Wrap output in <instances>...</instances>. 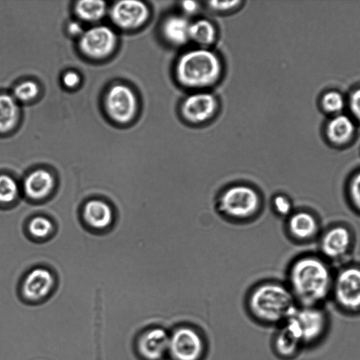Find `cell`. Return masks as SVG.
Listing matches in <instances>:
<instances>
[{
    "mask_svg": "<svg viewBox=\"0 0 360 360\" xmlns=\"http://www.w3.org/2000/svg\"><path fill=\"white\" fill-rule=\"evenodd\" d=\"M217 108L218 101L213 94L200 91L185 98L180 106V113L186 122L198 124L213 117Z\"/></svg>",
    "mask_w": 360,
    "mask_h": 360,
    "instance_id": "cell-12",
    "label": "cell"
},
{
    "mask_svg": "<svg viewBox=\"0 0 360 360\" xmlns=\"http://www.w3.org/2000/svg\"><path fill=\"white\" fill-rule=\"evenodd\" d=\"M53 186V177L45 169H37L32 172L27 176L24 183L26 194L33 199H41L47 196Z\"/></svg>",
    "mask_w": 360,
    "mask_h": 360,
    "instance_id": "cell-17",
    "label": "cell"
},
{
    "mask_svg": "<svg viewBox=\"0 0 360 360\" xmlns=\"http://www.w3.org/2000/svg\"><path fill=\"white\" fill-rule=\"evenodd\" d=\"M354 131L352 120L345 115H338L331 120L328 127L329 138L335 143H341L350 139Z\"/></svg>",
    "mask_w": 360,
    "mask_h": 360,
    "instance_id": "cell-23",
    "label": "cell"
},
{
    "mask_svg": "<svg viewBox=\"0 0 360 360\" xmlns=\"http://www.w3.org/2000/svg\"><path fill=\"white\" fill-rule=\"evenodd\" d=\"M300 342L285 327L276 335L274 347L278 354L284 358H291L302 347Z\"/></svg>",
    "mask_w": 360,
    "mask_h": 360,
    "instance_id": "cell-22",
    "label": "cell"
},
{
    "mask_svg": "<svg viewBox=\"0 0 360 360\" xmlns=\"http://www.w3.org/2000/svg\"><path fill=\"white\" fill-rule=\"evenodd\" d=\"M84 217L91 226L101 229L111 223L112 213L108 204L101 200H93L85 205Z\"/></svg>",
    "mask_w": 360,
    "mask_h": 360,
    "instance_id": "cell-18",
    "label": "cell"
},
{
    "mask_svg": "<svg viewBox=\"0 0 360 360\" xmlns=\"http://www.w3.org/2000/svg\"><path fill=\"white\" fill-rule=\"evenodd\" d=\"M353 243L352 231L345 225L328 227L321 236L319 248L326 260L338 261L349 253Z\"/></svg>",
    "mask_w": 360,
    "mask_h": 360,
    "instance_id": "cell-10",
    "label": "cell"
},
{
    "mask_svg": "<svg viewBox=\"0 0 360 360\" xmlns=\"http://www.w3.org/2000/svg\"><path fill=\"white\" fill-rule=\"evenodd\" d=\"M350 106L353 113L360 120V89L352 94L350 98Z\"/></svg>",
    "mask_w": 360,
    "mask_h": 360,
    "instance_id": "cell-32",
    "label": "cell"
},
{
    "mask_svg": "<svg viewBox=\"0 0 360 360\" xmlns=\"http://www.w3.org/2000/svg\"><path fill=\"white\" fill-rule=\"evenodd\" d=\"M53 229L51 221L43 217L34 218L29 225V230L35 237L42 238L49 235Z\"/></svg>",
    "mask_w": 360,
    "mask_h": 360,
    "instance_id": "cell-28",
    "label": "cell"
},
{
    "mask_svg": "<svg viewBox=\"0 0 360 360\" xmlns=\"http://www.w3.org/2000/svg\"><path fill=\"white\" fill-rule=\"evenodd\" d=\"M18 102L12 94L0 93V134L14 129L19 119Z\"/></svg>",
    "mask_w": 360,
    "mask_h": 360,
    "instance_id": "cell-19",
    "label": "cell"
},
{
    "mask_svg": "<svg viewBox=\"0 0 360 360\" xmlns=\"http://www.w3.org/2000/svg\"><path fill=\"white\" fill-rule=\"evenodd\" d=\"M75 12L78 18L87 22L100 20L107 13V5L103 1L82 0L75 3Z\"/></svg>",
    "mask_w": 360,
    "mask_h": 360,
    "instance_id": "cell-21",
    "label": "cell"
},
{
    "mask_svg": "<svg viewBox=\"0 0 360 360\" xmlns=\"http://www.w3.org/2000/svg\"><path fill=\"white\" fill-rule=\"evenodd\" d=\"M169 334L160 327L142 333L136 342V349L143 360H161L168 352Z\"/></svg>",
    "mask_w": 360,
    "mask_h": 360,
    "instance_id": "cell-13",
    "label": "cell"
},
{
    "mask_svg": "<svg viewBox=\"0 0 360 360\" xmlns=\"http://www.w3.org/2000/svg\"><path fill=\"white\" fill-rule=\"evenodd\" d=\"M334 274L323 257L304 254L289 265L287 285L298 306L321 307L331 296Z\"/></svg>",
    "mask_w": 360,
    "mask_h": 360,
    "instance_id": "cell-1",
    "label": "cell"
},
{
    "mask_svg": "<svg viewBox=\"0 0 360 360\" xmlns=\"http://www.w3.org/2000/svg\"><path fill=\"white\" fill-rule=\"evenodd\" d=\"M18 193V187L15 180L7 174H0V202L13 201Z\"/></svg>",
    "mask_w": 360,
    "mask_h": 360,
    "instance_id": "cell-26",
    "label": "cell"
},
{
    "mask_svg": "<svg viewBox=\"0 0 360 360\" xmlns=\"http://www.w3.org/2000/svg\"><path fill=\"white\" fill-rule=\"evenodd\" d=\"M117 41V35L110 27L99 25L84 32L79 37V48L89 58L102 59L114 51Z\"/></svg>",
    "mask_w": 360,
    "mask_h": 360,
    "instance_id": "cell-9",
    "label": "cell"
},
{
    "mask_svg": "<svg viewBox=\"0 0 360 360\" xmlns=\"http://www.w3.org/2000/svg\"><path fill=\"white\" fill-rule=\"evenodd\" d=\"M264 196L255 185L237 181L225 186L215 200L217 212L231 223L251 222L264 208Z\"/></svg>",
    "mask_w": 360,
    "mask_h": 360,
    "instance_id": "cell-3",
    "label": "cell"
},
{
    "mask_svg": "<svg viewBox=\"0 0 360 360\" xmlns=\"http://www.w3.org/2000/svg\"><path fill=\"white\" fill-rule=\"evenodd\" d=\"M328 319L321 307L295 308L284 322V326L302 345L309 346L318 342L325 335Z\"/></svg>",
    "mask_w": 360,
    "mask_h": 360,
    "instance_id": "cell-5",
    "label": "cell"
},
{
    "mask_svg": "<svg viewBox=\"0 0 360 360\" xmlns=\"http://www.w3.org/2000/svg\"><path fill=\"white\" fill-rule=\"evenodd\" d=\"M247 304L253 317L268 324L285 322L297 307L287 284L276 280L257 283L251 288Z\"/></svg>",
    "mask_w": 360,
    "mask_h": 360,
    "instance_id": "cell-2",
    "label": "cell"
},
{
    "mask_svg": "<svg viewBox=\"0 0 360 360\" xmlns=\"http://www.w3.org/2000/svg\"><path fill=\"white\" fill-rule=\"evenodd\" d=\"M285 229L291 238L297 242H307L319 233V223L316 216L306 210L293 211L286 218Z\"/></svg>",
    "mask_w": 360,
    "mask_h": 360,
    "instance_id": "cell-14",
    "label": "cell"
},
{
    "mask_svg": "<svg viewBox=\"0 0 360 360\" xmlns=\"http://www.w3.org/2000/svg\"><path fill=\"white\" fill-rule=\"evenodd\" d=\"M205 351L203 338L191 326H179L169 335L167 354L172 360H201Z\"/></svg>",
    "mask_w": 360,
    "mask_h": 360,
    "instance_id": "cell-7",
    "label": "cell"
},
{
    "mask_svg": "<svg viewBox=\"0 0 360 360\" xmlns=\"http://www.w3.org/2000/svg\"><path fill=\"white\" fill-rule=\"evenodd\" d=\"M109 15L117 27L123 30H134L140 27L148 20L150 11L143 1L124 0L112 5Z\"/></svg>",
    "mask_w": 360,
    "mask_h": 360,
    "instance_id": "cell-11",
    "label": "cell"
},
{
    "mask_svg": "<svg viewBox=\"0 0 360 360\" xmlns=\"http://www.w3.org/2000/svg\"><path fill=\"white\" fill-rule=\"evenodd\" d=\"M347 193L349 202L360 214V169L352 174L348 180Z\"/></svg>",
    "mask_w": 360,
    "mask_h": 360,
    "instance_id": "cell-27",
    "label": "cell"
},
{
    "mask_svg": "<svg viewBox=\"0 0 360 360\" xmlns=\"http://www.w3.org/2000/svg\"><path fill=\"white\" fill-rule=\"evenodd\" d=\"M330 297L342 311H360V266L347 265L334 274Z\"/></svg>",
    "mask_w": 360,
    "mask_h": 360,
    "instance_id": "cell-6",
    "label": "cell"
},
{
    "mask_svg": "<svg viewBox=\"0 0 360 360\" xmlns=\"http://www.w3.org/2000/svg\"><path fill=\"white\" fill-rule=\"evenodd\" d=\"M53 283L54 279L50 271L41 268L35 269L25 279L22 294L28 300H42L49 294Z\"/></svg>",
    "mask_w": 360,
    "mask_h": 360,
    "instance_id": "cell-15",
    "label": "cell"
},
{
    "mask_svg": "<svg viewBox=\"0 0 360 360\" xmlns=\"http://www.w3.org/2000/svg\"><path fill=\"white\" fill-rule=\"evenodd\" d=\"M181 10L186 14H194L199 8V4L195 1L187 0L181 2Z\"/></svg>",
    "mask_w": 360,
    "mask_h": 360,
    "instance_id": "cell-33",
    "label": "cell"
},
{
    "mask_svg": "<svg viewBox=\"0 0 360 360\" xmlns=\"http://www.w3.org/2000/svg\"><path fill=\"white\" fill-rule=\"evenodd\" d=\"M190 25L184 15H171L162 22V36L172 46H183L189 41Z\"/></svg>",
    "mask_w": 360,
    "mask_h": 360,
    "instance_id": "cell-16",
    "label": "cell"
},
{
    "mask_svg": "<svg viewBox=\"0 0 360 360\" xmlns=\"http://www.w3.org/2000/svg\"><path fill=\"white\" fill-rule=\"evenodd\" d=\"M178 82L184 87L203 89L215 84L222 74V64L216 53L205 48L183 53L174 69Z\"/></svg>",
    "mask_w": 360,
    "mask_h": 360,
    "instance_id": "cell-4",
    "label": "cell"
},
{
    "mask_svg": "<svg viewBox=\"0 0 360 360\" xmlns=\"http://www.w3.org/2000/svg\"><path fill=\"white\" fill-rule=\"evenodd\" d=\"M270 205L274 214L287 218L293 210L291 198L283 193H276L271 198Z\"/></svg>",
    "mask_w": 360,
    "mask_h": 360,
    "instance_id": "cell-24",
    "label": "cell"
},
{
    "mask_svg": "<svg viewBox=\"0 0 360 360\" xmlns=\"http://www.w3.org/2000/svg\"><path fill=\"white\" fill-rule=\"evenodd\" d=\"M62 81L65 87L72 89L79 84L80 77L77 72L74 71H69L64 74Z\"/></svg>",
    "mask_w": 360,
    "mask_h": 360,
    "instance_id": "cell-31",
    "label": "cell"
},
{
    "mask_svg": "<svg viewBox=\"0 0 360 360\" xmlns=\"http://www.w3.org/2000/svg\"><path fill=\"white\" fill-rule=\"evenodd\" d=\"M105 108L114 122L127 124L134 118L137 112V97L134 91L124 84L112 85L105 94Z\"/></svg>",
    "mask_w": 360,
    "mask_h": 360,
    "instance_id": "cell-8",
    "label": "cell"
},
{
    "mask_svg": "<svg viewBox=\"0 0 360 360\" xmlns=\"http://www.w3.org/2000/svg\"><path fill=\"white\" fill-rule=\"evenodd\" d=\"M216 37V27L210 20L199 19L191 22L189 40L205 47L212 44Z\"/></svg>",
    "mask_w": 360,
    "mask_h": 360,
    "instance_id": "cell-20",
    "label": "cell"
},
{
    "mask_svg": "<svg viewBox=\"0 0 360 360\" xmlns=\"http://www.w3.org/2000/svg\"><path fill=\"white\" fill-rule=\"evenodd\" d=\"M68 32L72 36L80 37L84 32L83 26L80 22L71 21L68 25Z\"/></svg>",
    "mask_w": 360,
    "mask_h": 360,
    "instance_id": "cell-34",
    "label": "cell"
},
{
    "mask_svg": "<svg viewBox=\"0 0 360 360\" xmlns=\"http://www.w3.org/2000/svg\"><path fill=\"white\" fill-rule=\"evenodd\" d=\"M323 104L327 110L337 112L343 108L344 101L340 94L332 91L324 96Z\"/></svg>",
    "mask_w": 360,
    "mask_h": 360,
    "instance_id": "cell-29",
    "label": "cell"
},
{
    "mask_svg": "<svg viewBox=\"0 0 360 360\" xmlns=\"http://www.w3.org/2000/svg\"><path fill=\"white\" fill-rule=\"evenodd\" d=\"M39 86L33 81L27 80L17 84L13 91V96L19 102H29L37 97Z\"/></svg>",
    "mask_w": 360,
    "mask_h": 360,
    "instance_id": "cell-25",
    "label": "cell"
},
{
    "mask_svg": "<svg viewBox=\"0 0 360 360\" xmlns=\"http://www.w3.org/2000/svg\"><path fill=\"white\" fill-rule=\"evenodd\" d=\"M240 3V1H210L207 4L212 11L224 12L234 9Z\"/></svg>",
    "mask_w": 360,
    "mask_h": 360,
    "instance_id": "cell-30",
    "label": "cell"
}]
</instances>
